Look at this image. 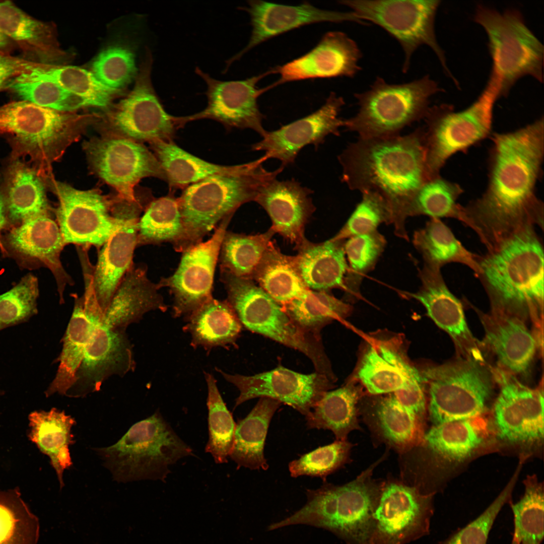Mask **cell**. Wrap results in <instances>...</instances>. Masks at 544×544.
Here are the masks:
<instances>
[{
  "label": "cell",
  "instance_id": "7a4b0ae2",
  "mask_svg": "<svg viewBox=\"0 0 544 544\" xmlns=\"http://www.w3.org/2000/svg\"><path fill=\"white\" fill-rule=\"evenodd\" d=\"M338 159L342 181L351 190L381 195L390 209L395 234L408 240L404 212L428 179L424 127L404 135L359 138L347 146Z\"/></svg>",
  "mask_w": 544,
  "mask_h": 544
},
{
  "label": "cell",
  "instance_id": "7dc6e473",
  "mask_svg": "<svg viewBox=\"0 0 544 544\" xmlns=\"http://www.w3.org/2000/svg\"><path fill=\"white\" fill-rule=\"evenodd\" d=\"M183 231L177 198L171 196L153 201L138 223V243L157 244L170 242L174 245Z\"/></svg>",
  "mask_w": 544,
  "mask_h": 544
},
{
  "label": "cell",
  "instance_id": "277c9868",
  "mask_svg": "<svg viewBox=\"0 0 544 544\" xmlns=\"http://www.w3.org/2000/svg\"><path fill=\"white\" fill-rule=\"evenodd\" d=\"M266 160L262 156L236 172L213 175L187 186L177 198L183 231L175 250L183 252L201 242L219 222L243 204L255 201L260 189L284 168L267 170L263 165Z\"/></svg>",
  "mask_w": 544,
  "mask_h": 544
},
{
  "label": "cell",
  "instance_id": "f546056e",
  "mask_svg": "<svg viewBox=\"0 0 544 544\" xmlns=\"http://www.w3.org/2000/svg\"><path fill=\"white\" fill-rule=\"evenodd\" d=\"M7 242L20 257L42 263L52 271L58 285L60 301L63 302L65 284L72 281L60 260L65 244L57 223L48 214L29 218L12 229Z\"/></svg>",
  "mask_w": 544,
  "mask_h": 544
},
{
  "label": "cell",
  "instance_id": "7402d4cb",
  "mask_svg": "<svg viewBox=\"0 0 544 544\" xmlns=\"http://www.w3.org/2000/svg\"><path fill=\"white\" fill-rule=\"evenodd\" d=\"M112 210L115 221L114 231L102 246L92 273L86 272L103 312L132 266L133 251L138 244L140 209L136 201L125 200Z\"/></svg>",
  "mask_w": 544,
  "mask_h": 544
},
{
  "label": "cell",
  "instance_id": "8d00e7d4",
  "mask_svg": "<svg viewBox=\"0 0 544 544\" xmlns=\"http://www.w3.org/2000/svg\"><path fill=\"white\" fill-rule=\"evenodd\" d=\"M242 325L227 300L212 298L192 312L185 326L192 343L211 348L233 344Z\"/></svg>",
  "mask_w": 544,
  "mask_h": 544
},
{
  "label": "cell",
  "instance_id": "484cf974",
  "mask_svg": "<svg viewBox=\"0 0 544 544\" xmlns=\"http://www.w3.org/2000/svg\"><path fill=\"white\" fill-rule=\"evenodd\" d=\"M362 53L357 43L341 31L325 33L305 54L275 68L280 78L267 87L309 79L355 77L361 70Z\"/></svg>",
  "mask_w": 544,
  "mask_h": 544
},
{
  "label": "cell",
  "instance_id": "680465c9",
  "mask_svg": "<svg viewBox=\"0 0 544 544\" xmlns=\"http://www.w3.org/2000/svg\"><path fill=\"white\" fill-rule=\"evenodd\" d=\"M137 72L134 55L128 48L113 45L103 50L92 64V73L106 86L118 90L129 83Z\"/></svg>",
  "mask_w": 544,
  "mask_h": 544
},
{
  "label": "cell",
  "instance_id": "d6a6232c",
  "mask_svg": "<svg viewBox=\"0 0 544 544\" xmlns=\"http://www.w3.org/2000/svg\"><path fill=\"white\" fill-rule=\"evenodd\" d=\"M0 31L29 59L47 63L60 54L52 26L29 16L10 1H0Z\"/></svg>",
  "mask_w": 544,
  "mask_h": 544
},
{
  "label": "cell",
  "instance_id": "4316f807",
  "mask_svg": "<svg viewBox=\"0 0 544 544\" xmlns=\"http://www.w3.org/2000/svg\"><path fill=\"white\" fill-rule=\"evenodd\" d=\"M249 15L252 26L247 45L227 61V69L252 48L268 39L301 26L319 22H353L364 24L352 12L322 10L305 2L298 6L253 0L242 8Z\"/></svg>",
  "mask_w": 544,
  "mask_h": 544
},
{
  "label": "cell",
  "instance_id": "ee69618b",
  "mask_svg": "<svg viewBox=\"0 0 544 544\" xmlns=\"http://www.w3.org/2000/svg\"><path fill=\"white\" fill-rule=\"evenodd\" d=\"M483 431L475 418L454 420L434 425L424 436L429 447L441 456L462 460L483 440Z\"/></svg>",
  "mask_w": 544,
  "mask_h": 544
},
{
  "label": "cell",
  "instance_id": "9f6ffc18",
  "mask_svg": "<svg viewBox=\"0 0 544 544\" xmlns=\"http://www.w3.org/2000/svg\"><path fill=\"white\" fill-rule=\"evenodd\" d=\"M361 193V201L346 224L331 239L345 240L376 231L382 223H392L389 206L381 195L373 191Z\"/></svg>",
  "mask_w": 544,
  "mask_h": 544
},
{
  "label": "cell",
  "instance_id": "db71d44e",
  "mask_svg": "<svg viewBox=\"0 0 544 544\" xmlns=\"http://www.w3.org/2000/svg\"><path fill=\"white\" fill-rule=\"evenodd\" d=\"M7 87L22 100L60 112H69L87 106L81 98L49 81H12Z\"/></svg>",
  "mask_w": 544,
  "mask_h": 544
},
{
  "label": "cell",
  "instance_id": "c3c4849f",
  "mask_svg": "<svg viewBox=\"0 0 544 544\" xmlns=\"http://www.w3.org/2000/svg\"><path fill=\"white\" fill-rule=\"evenodd\" d=\"M386 244L385 238L377 230L351 237L345 241L348 268L344 290L346 296L352 299L360 296L364 277L374 269Z\"/></svg>",
  "mask_w": 544,
  "mask_h": 544
},
{
  "label": "cell",
  "instance_id": "6125c7cd",
  "mask_svg": "<svg viewBox=\"0 0 544 544\" xmlns=\"http://www.w3.org/2000/svg\"><path fill=\"white\" fill-rule=\"evenodd\" d=\"M45 64L25 57L0 53V89L7 86L12 80L39 69Z\"/></svg>",
  "mask_w": 544,
  "mask_h": 544
},
{
  "label": "cell",
  "instance_id": "f1b7e54d",
  "mask_svg": "<svg viewBox=\"0 0 544 544\" xmlns=\"http://www.w3.org/2000/svg\"><path fill=\"white\" fill-rule=\"evenodd\" d=\"M480 316L485 331V344L495 356L498 369L515 377L526 375L536 345L524 319L493 310Z\"/></svg>",
  "mask_w": 544,
  "mask_h": 544
},
{
  "label": "cell",
  "instance_id": "1f68e13d",
  "mask_svg": "<svg viewBox=\"0 0 544 544\" xmlns=\"http://www.w3.org/2000/svg\"><path fill=\"white\" fill-rule=\"evenodd\" d=\"M44 173L25 160L11 159L3 182L10 220L21 223L48 214Z\"/></svg>",
  "mask_w": 544,
  "mask_h": 544
},
{
  "label": "cell",
  "instance_id": "60d3db41",
  "mask_svg": "<svg viewBox=\"0 0 544 544\" xmlns=\"http://www.w3.org/2000/svg\"><path fill=\"white\" fill-rule=\"evenodd\" d=\"M170 185L184 187L217 174L240 170L243 164L223 166L203 160L185 151L172 141L151 144Z\"/></svg>",
  "mask_w": 544,
  "mask_h": 544
},
{
  "label": "cell",
  "instance_id": "5b68a950",
  "mask_svg": "<svg viewBox=\"0 0 544 544\" xmlns=\"http://www.w3.org/2000/svg\"><path fill=\"white\" fill-rule=\"evenodd\" d=\"M374 465L342 486L323 483L306 490L305 504L293 514L269 524L267 531L306 525L328 530L347 544H372L375 512L380 491L371 483Z\"/></svg>",
  "mask_w": 544,
  "mask_h": 544
},
{
  "label": "cell",
  "instance_id": "ba28073f",
  "mask_svg": "<svg viewBox=\"0 0 544 544\" xmlns=\"http://www.w3.org/2000/svg\"><path fill=\"white\" fill-rule=\"evenodd\" d=\"M226 300L242 326L286 347L297 350L312 363L315 372L334 382L335 378L321 337L299 327L276 302L250 279L221 270Z\"/></svg>",
  "mask_w": 544,
  "mask_h": 544
},
{
  "label": "cell",
  "instance_id": "d4e9b609",
  "mask_svg": "<svg viewBox=\"0 0 544 544\" xmlns=\"http://www.w3.org/2000/svg\"><path fill=\"white\" fill-rule=\"evenodd\" d=\"M421 285L415 293L404 292L426 308L427 314L452 339L462 359L484 361L480 343L465 321L462 305L448 289L441 269L426 265L419 270Z\"/></svg>",
  "mask_w": 544,
  "mask_h": 544
},
{
  "label": "cell",
  "instance_id": "7bdbcfd3",
  "mask_svg": "<svg viewBox=\"0 0 544 544\" xmlns=\"http://www.w3.org/2000/svg\"><path fill=\"white\" fill-rule=\"evenodd\" d=\"M275 234L271 228L264 233L254 235L227 231L219 253L220 269L251 279Z\"/></svg>",
  "mask_w": 544,
  "mask_h": 544
},
{
  "label": "cell",
  "instance_id": "4dcf8cb0",
  "mask_svg": "<svg viewBox=\"0 0 544 544\" xmlns=\"http://www.w3.org/2000/svg\"><path fill=\"white\" fill-rule=\"evenodd\" d=\"M345 240H332L313 243L307 240L297 246L293 256L297 270L309 290L327 291L344 290L348 264Z\"/></svg>",
  "mask_w": 544,
  "mask_h": 544
},
{
  "label": "cell",
  "instance_id": "3957f363",
  "mask_svg": "<svg viewBox=\"0 0 544 544\" xmlns=\"http://www.w3.org/2000/svg\"><path fill=\"white\" fill-rule=\"evenodd\" d=\"M543 246L535 228L523 229L479 255L477 277L491 310L539 318L543 307Z\"/></svg>",
  "mask_w": 544,
  "mask_h": 544
},
{
  "label": "cell",
  "instance_id": "ffe728a7",
  "mask_svg": "<svg viewBox=\"0 0 544 544\" xmlns=\"http://www.w3.org/2000/svg\"><path fill=\"white\" fill-rule=\"evenodd\" d=\"M432 498L402 484L387 485L380 495L372 544H406L430 533Z\"/></svg>",
  "mask_w": 544,
  "mask_h": 544
},
{
  "label": "cell",
  "instance_id": "03108f58",
  "mask_svg": "<svg viewBox=\"0 0 544 544\" xmlns=\"http://www.w3.org/2000/svg\"><path fill=\"white\" fill-rule=\"evenodd\" d=\"M511 544H518V543L517 542V541L515 540H514V539H512V542H511Z\"/></svg>",
  "mask_w": 544,
  "mask_h": 544
},
{
  "label": "cell",
  "instance_id": "91938a15",
  "mask_svg": "<svg viewBox=\"0 0 544 544\" xmlns=\"http://www.w3.org/2000/svg\"><path fill=\"white\" fill-rule=\"evenodd\" d=\"M357 377L368 391L373 394L392 393L405 385L404 379L398 370L372 347L364 353Z\"/></svg>",
  "mask_w": 544,
  "mask_h": 544
},
{
  "label": "cell",
  "instance_id": "603a6c76",
  "mask_svg": "<svg viewBox=\"0 0 544 544\" xmlns=\"http://www.w3.org/2000/svg\"><path fill=\"white\" fill-rule=\"evenodd\" d=\"M345 102L343 98L331 93L324 104L309 115L267 131L252 146V150L263 151L267 160H279L285 167L293 163L300 151L312 145L316 149L330 134L339 135L345 119L339 116Z\"/></svg>",
  "mask_w": 544,
  "mask_h": 544
},
{
  "label": "cell",
  "instance_id": "44dd1931",
  "mask_svg": "<svg viewBox=\"0 0 544 544\" xmlns=\"http://www.w3.org/2000/svg\"><path fill=\"white\" fill-rule=\"evenodd\" d=\"M225 379L240 391L235 407L256 397H267L287 404L308 416L333 382L316 372L298 373L283 366L252 376L231 375L219 370Z\"/></svg>",
  "mask_w": 544,
  "mask_h": 544
},
{
  "label": "cell",
  "instance_id": "d590c367",
  "mask_svg": "<svg viewBox=\"0 0 544 544\" xmlns=\"http://www.w3.org/2000/svg\"><path fill=\"white\" fill-rule=\"evenodd\" d=\"M413 243L425 265L441 269L457 263L469 268L476 277L479 273V255L466 249L440 219L430 218L424 228L415 231Z\"/></svg>",
  "mask_w": 544,
  "mask_h": 544
},
{
  "label": "cell",
  "instance_id": "8992f818",
  "mask_svg": "<svg viewBox=\"0 0 544 544\" xmlns=\"http://www.w3.org/2000/svg\"><path fill=\"white\" fill-rule=\"evenodd\" d=\"M94 116L60 112L30 102L13 101L0 107V135L8 142L11 159L27 161L49 172L65 149L76 141Z\"/></svg>",
  "mask_w": 544,
  "mask_h": 544
},
{
  "label": "cell",
  "instance_id": "ac0fdd59",
  "mask_svg": "<svg viewBox=\"0 0 544 544\" xmlns=\"http://www.w3.org/2000/svg\"><path fill=\"white\" fill-rule=\"evenodd\" d=\"M195 73L206 83L207 106L201 111L184 117H175L177 125L199 119L209 118L226 126L248 128L261 138L267 131L263 126L264 116L257 103L259 96L264 92L258 89V82L265 76L275 73L274 69L244 80L223 81L212 78L198 67Z\"/></svg>",
  "mask_w": 544,
  "mask_h": 544
},
{
  "label": "cell",
  "instance_id": "f907efd6",
  "mask_svg": "<svg viewBox=\"0 0 544 544\" xmlns=\"http://www.w3.org/2000/svg\"><path fill=\"white\" fill-rule=\"evenodd\" d=\"M543 489L536 480H527L523 496L511 503L513 539L518 544H541L543 538Z\"/></svg>",
  "mask_w": 544,
  "mask_h": 544
},
{
  "label": "cell",
  "instance_id": "816d5d0a",
  "mask_svg": "<svg viewBox=\"0 0 544 544\" xmlns=\"http://www.w3.org/2000/svg\"><path fill=\"white\" fill-rule=\"evenodd\" d=\"M91 328V322L81 298L76 297L72 317L63 337L62 349L57 360L59 365L55 378L60 383L70 384L74 380Z\"/></svg>",
  "mask_w": 544,
  "mask_h": 544
},
{
  "label": "cell",
  "instance_id": "b9f144b4",
  "mask_svg": "<svg viewBox=\"0 0 544 544\" xmlns=\"http://www.w3.org/2000/svg\"><path fill=\"white\" fill-rule=\"evenodd\" d=\"M282 306L299 327L318 337L324 326L334 320L347 317L352 311L350 304L327 291L309 289Z\"/></svg>",
  "mask_w": 544,
  "mask_h": 544
},
{
  "label": "cell",
  "instance_id": "f35d334b",
  "mask_svg": "<svg viewBox=\"0 0 544 544\" xmlns=\"http://www.w3.org/2000/svg\"><path fill=\"white\" fill-rule=\"evenodd\" d=\"M44 81L55 83L83 99L87 106H108L118 90L100 82L91 72L75 66L48 63L17 77L14 81Z\"/></svg>",
  "mask_w": 544,
  "mask_h": 544
},
{
  "label": "cell",
  "instance_id": "4fadbf2b",
  "mask_svg": "<svg viewBox=\"0 0 544 544\" xmlns=\"http://www.w3.org/2000/svg\"><path fill=\"white\" fill-rule=\"evenodd\" d=\"M338 3L350 9L362 22L369 21L379 26L396 39L403 52V73L409 71L417 50L426 45L451 76L435 33V18L440 1L342 0Z\"/></svg>",
  "mask_w": 544,
  "mask_h": 544
},
{
  "label": "cell",
  "instance_id": "9c48e42d",
  "mask_svg": "<svg viewBox=\"0 0 544 544\" xmlns=\"http://www.w3.org/2000/svg\"><path fill=\"white\" fill-rule=\"evenodd\" d=\"M443 91L429 75L401 84L377 77L365 91L355 93L359 106L345 127L360 138L399 134L405 126L424 118L432 96Z\"/></svg>",
  "mask_w": 544,
  "mask_h": 544
},
{
  "label": "cell",
  "instance_id": "d6986e66",
  "mask_svg": "<svg viewBox=\"0 0 544 544\" xmlns=\"http://www.w3.org/2000/svg\"><path fill=\"white\" fill-rule=\"evenodd\" d=\"M232 216L220 222L210 239L183 251L174 273L161 279L157 284L160 289L168 288L172 294L175 316L190 315L213 298L214 274L221 245Z\"/></svg>",
  "mask_w": 544,
  "mask_h": 544
},
{
  "label": "cell",
  "instance_id": "2e32d148",
  "mask_svg": "<svg viewBox=\"0 0 544 544\" xmlns=\"http://www.w3.org/2000/svg\"><path fill=\"white\" fill-rule=\"evenodd\" d=\"M44 174L59 201L56 215L65 244L102 246L115 227L107 201L96 190H81Z\"/></svg>",
  "mask_w": 544,
  "mask_h": 544
},
{
  "label": "cell",
  "instance_id": "30bf717a",
  "mask_svg": "<svg viewBox=\"0 0 544 544\" xmlns=\"http://www.w3.org/2000/svg\"><path fill=\"white\" fill-rule=\"evenodd\" d=\"M497 82L491 77L479 97L458 111L449 104L430 106L424 119L428 178L438 176L447 160L492 134L493 111L499 99Z\"/></svg>",
  "mask_w": 544,
  "mask_h": 544
},
{
  "label": "cell",
  "instance_id": "e575fe53",
  "mask_svg": "<svg viewBox=\"0 0 544 544\" xmlns=\"http://www.w3.org/2000/svg\"><path fill=\"white\" fill-rule=\"evenodd\" d=\"M282 403L267 397L258 401L244 419L236 424L234 440L229 457L239 467L266 470L268 465L264 446L270 422Z\"/></svg>",
  "mask_w": 544,
  "mask_h": 544
},
{
  "label": "cell",
  "instance_id": "be15d7a7",
  "mask_svg": "<svg viewBox=\"0 0 544 544\" xmlns=\"http://www.w3.org/2000/svg\"><path fill=\"white\" fill-rule=\"evenodd\" d=\"M9 219L3 184L0 178V234L7 226ZM0 248H3L1 240Z\"/></svg>",
  "mask_w": 544,
  "mask_h": 544
},
{
  "label": "cell",
  "instance_id": "9a60e30c",
  "mask_svg": "<svg viewBox=\"0 0 544 544\" xmlns=\"http://www.w3.org/2000/svg\"><path fill=\"white\" fill-rule=\"evenodd\" d=\"M84 147L94 171L124 200L136 201L134 188L144 178L166 181L155 155L139 142L113 134L93 138Z\"/></svg>",
  "mask_w": 544,
  "mask_h": 544
},
{
  "label": "cell",
  "instance_id": "11a10c76",
  "mask_svg": "<svg viewBox=\"0 0 544 544\" xmlns=\"http://www.w3.org/2000/svg\"><path fill=\"white\" fill-rule=\"evenodd\" d=\"M38 295L37 279L31 274L1 295L0 330L25 322L36 315Z\"/></svg>",
  "mask_w": 544,
  "mask_h": 544
},
{
  "label": "cell",
  "instance_id": "e7e4bbea",
  "mask_svg": "<svg viewBox=\"0 0 544 544\" xmlns=\"http://www.w3.org/2000/svg\"><path fill=\"white\" fill-rule=\"evenodd\" d=\"M14 42L0 31V53L8 54Z\"/></svg>",
  "mask_w": 544,
  "mask_h": 544
},
{
  "label": "cell",
  "instance_id": "cb8c5ba5",
  "mask_svg": "<svg viewBox=\"0 0 544 544\" xmlns=\"http://www.w3.org/2000/svg\"><path fill=\"white\" fill-rule=\"evenodd\" d=\"M493 372L500 386L494 406L499 436L513 442L530 443L542 439V390L527 387L515 376L499 369Z\"/></svg>",
  "mask_w": 544,
  "mask_h": 544
},
{
  "label": "cell",
  "instance_id": "e0dca14e",
  "mask_svg": "<svg viewBox=\"0 0 544 544\" xmlns=\"http://www.w3.org/2000/svg\"><path fill=\"white\" fill-rule=\"evenodd\" d=\"M152 60L149 55L132 91L109 113L107 126L113 134L150 144L172 141L177 125L152 86Z\"/></svg>",
  "mask_w": 544,
  "mask_h": 544
},
{
  "label": "cell",
  "instance_id": "6f0895ef",
  "mask_svg": "<svg viewBox=\"0 0 544 544\" xmlns=\"http://www.w3.org/2000/svg\"><path fill=\"white\" fill-rule=\"evenodd\" d=\"M351 444L346 440H337L333 443L302 455L291 462L289 469L291 477L307 475L325 478L346 461Z\"/></svg>",
  "mask_w": 544,
  "mask_h": 544
},
{
  "label": "cell",
  "instance_id": "681fc988",
  "mask_svg": "<svg viewBox=\"0 0 544 544\" xmlns=\"http://www.w3.org/2000/svg\"><path fill=\"white\" fill-rule=\"evenodd\" d=\"M205 377L208 390L209 436L205 450L211 454L217 463H224L227 462L233 448L236 424L223 401L215 379L207 373Z\"/></svg>",
  "mask_w": 544,
  "mask_h": 544
},
{
  "label": "cell",
  "instance_id": "bcb514c9",
  "mask_svg": "<svg viewBox=\"0 0 544 544\" xmlns=\"http://www.w3.org/2000/svg\"><path fill=\"white\" fill-rule=\"evenodd\" d=\"M38 518L22 498L19 488L0 490V544H37Z\"/></svg>",
  "mask_w": 544,
  "mask_h": 544
},
{
  "label": "cell",
  "instance_id": "5bb4252c",
  "mask_svg": "<svg viewBox=\"0 0 544 544\" xmlns=\"http://www.w3.org/2000/svg\"><path fill=\"white\" fill-rule=\"evenodd\" d=\"M84 309L91 328L74 383L66 393L69 397H84L99 391L109 377L124 376L135 366L125 330L107 324L100 308L86 306Z\"/></svg>",
  "mask_w": 544,
  "mask_h": 544
},
{
  "label": "cell",
  "instance_id": "52a82bcc",
  "mask_svg": "<svg viewBox=\"0 0 544 544\" xmlns=\"http://www.w3.org/2000/svg\"><path fill=\"white\" fill-rule=\"evenodd\" d=\"M95 450L120 482H165L172 465L193 454L159 411L132 425L115 444Z\"/></svg>",
  "mask_w": 544,
  "mask_h": 544
},
{
  "label": "cell",
  "instance_id": "836d02e7",
  "mask_svg": "<svg viewBox=\"0 0 544 544\" xmlns=\"http://www.w3.org/2000/svg\"><path fill=\"white\" fill-rule=\"evenodd\" d=\"M29 421L28 437L49 457L61 489L64 486V470L73 464L69 447L75 442L71 429L76 422L71 416L56 408L33 412L29 415Z\"/></svg>",
  "mask_w": 544,
  "mask_h": 544
},
{
  "label": "cell",
  "instance_id": "f6af8a7d",
  "mask_svg": "<svg viewBox=\"0 0 544 544\" xmlns=\"http://www.w3.org/2000/svg\"><path fill=\"white\" fill-rule=\"evenodd\" d=\"M463 189L457 183L440 175L427 179L408 205L404 217L426 215L431 218H447L459 221L462 205L457 200Z\"/></svg>",
  "mask_w": 544,
  "mask_h": 544
},
{
  "label": "cell",
  "instance_id": "6da1fadb",
  "mask_svg": "<svg viewBox=\"0 0 544 544\" xmlns=\"http://www.w3.org/2000/svg\"><path fill=\"white\" fill-rule=\"evenodd\" d=\"M490 137L487 187L479 197L462 205L459 220L487 250L523 229H543V203L536 193L542 174L543 118Z\"/></svg>",
  "mask_w": 544,
  "mask_h": 544
},
{
  "label": "cell",
  "instance_id": "83f0119b",
  "mask_svg": "<svg viewBox=\"0 0 544 544\" xmlns=\"http://www.w3.org/2000/svg\"><path fill=\"white\" fill-rule=\"evenodd\" d=\"M311 189L292 178L279 180L275 178L259 190L255 201L270 217L271 228L298 246L306 239L305 226L315 211Z\"/></svg>",
  "mask_w": 544,
  "mask_h": 544
},
{
  "label": "cell",
  "instance_id": "8fae6325",
  "mask_svg": "<svg viewBox=\"0 0 544 544\" xmlns=\"http://www.w3.org/2000/svg\"><path fill=\"white\" fill-rule=\"evenodd\" d=\"M474 20L485 29L493 61L491 76L497 82L500 97L507 96L520 78L530 76L543 81L544 49L520 13H500L479 5Z\"/></svg>",
  "mask_w": 544,
  "mask_h": 544
},
{
  "label": "cell",
  "instance_id": "74e56055",
  "mask_svg": "<svg viewBox=\"0 0 544 544\" xmlns=\"http://www.w3.org/2000/svg\"><path fill=\"white\" fill-rule=\"evenodd\" d=\"M251 279L281 305L299 297L309 290L297 270L293 256L282 253L272 242Z\"/></svg>",
  "mask_w": 544,
  "mask_h": 544
},
{
  "label": "cell",
  "instance_id": "ab89813d",
  "mask_svg": "<svg viewBox=\"0 0 544 544\" xmlns=\"http://www.w3.org/2000/svg\"><path fill=\"white\" fill-rule=\"evenodd\" d=\"M359 396L358 389L351 384L325 392L305 417L307 428L329 430L337 440H346L350 432L359 428L357 415Z\"/></svg>",
  "mask_w": 544,
  "mask_h": 544
},
{
  "label": "cell",
  "instance_id": "7c38bea8",
  "mask_svg": "<svg viewBox=\"0 0 544 544\" xmlns=\"http://www.w3.org/2000/svg\"><path fill=\"white\" fill-rule=\"evenodd\" d=\"M421 374L429 385V412L434 425L481 415L495 381L493 370L474 360L427 367Z\"/></svg>",
  "mask_w": 544,
  "mask_h": 544
},
{
  "label": "cell",
  "instance_id": "f5cc1de1",
  "mask_svg": "<svg viewBox=\"0 0 544 544\" xmlns=\"http://www.w3.org/2000/svg\"><path fill=\"white\" fill-rule=\"evenodd\" d=\"M375 415L383 437L394 445L411 446L421 437V420L399 404L392 394L379 400Z\"/></svg>",
  "mask_w": 544,
  "mask_h": 544
},
{
  "label": "cell",
  "instance_id": "94428289",
  "mask_svg": "<svg viewBox=\"0 0 544 544\" xmlns=\"http://www.w3.org/2000/svg\"><path fill=\"white\" fill-rule=\"evenodd\" d=\"M512 488L508 486L476 519L437 544H487L498 515L510 500Z\"/></svg>",
  "mask_w": 544,
  "mask_h": 544
}]
</instances>
